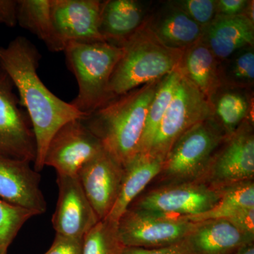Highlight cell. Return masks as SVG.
I'll use <instances>...</instances> for the list:
<instances>
[{"instance_id": "1", "label": "cell", "mask_w": 254, "mask_h": 254, "mask_svg": "<svg viewBox=\"0 0 254 254\" xmlns=\"http://www.w3.org/2000/svg\"><path fill=\"white\" fill-rule=\"evenodd\" d=\"M41 56L36 47L23 36L0 47V68L7 73L18 92L20 105L31 120L36 141L33 168L40 173L45 167L47 149L52 138L65 124L86 115L48 89L38 74Z\"/></svg>"}, {"instance_id": "2", "label": "cell", "mask_w": 254, "mask_h": 254, "mask_svg": "<svg viewBox=\"0 0 254 254\" xmlns=\"http://www.w3.org/2000/svg\"><path fill=\"white\" fill-rule=\"evenodd\" d=\"M161 80L121 95L82 119L123 168L138 154L148 108Z\"/></svg>"}, {"instance_id": "3", "label": "cell", "mask_w": 254, "mask_h": 254, "mask_svg": "<svg viewBox=\"0 0 254 254\" xmlns=\"http://www.w3.org/2000/svg\"><path fill=\"white\" fill-rule=\"evenodd\" d=\"M121 48L123 55L109 83L113 99L161 80L179 67L184 53V50L165 46L148 25H142Z\"/></svg>"}, {"instance_id": "4", "label": "cell", "mask_w": 254, "mask_h": 254, "mask_svg": "<svg viewBox=\"0 0 254 254\" xmlns=\"http://www.w3.org/2000/svg\"><path fill=\"white\" fill-rule=\"evenodd\" d=\"M68 69L77 80L78 94L71 104L86 116L113 100L110 77L123 48L105 41L68 43L64 50Z\"/></svg>"}, {"instance_id": "5", "label": "cell", "mask_w": 254, "mask_h": 254, "mask_svg": "<svg viewBox=\"0 0 254 254\" xmlns=\"http://www.w3.org/2000/svg\"><path fill=\"white\" fill-rule=\"evenodd\" d=\"M226 138L213 117L192 127L169 150L161 171L152 182L156 185L154 188L198 181Z\"/></svg>"}, {"instance_id": "6", "label": "cell", "mask_w": 254, "mask_h": 254, "mask_svg": "<svg viewBox=\"0 0 254 254\" xmlns=\"http://www.w3.org/2000/svg\"><path fill=\"white\" fill-rule=\"evenodd\" d=\"M213 117L210 100L182 75L148 154L164 160L184 133L196 124Z\"/></svg>"}, {"instance_id": "7", "label": "cell", "mask_w": 254, "mask_h": 254, "mask_svg": "<svg viewBox=\"0 0 254 254\" xmlns=\"http://www.w3.org/2000/svg\"><path fill=\"white\" fill-rule=\"evenodd\" d=\"M221 190L201 182L155 187L141 193L128 208L172 217L193 216L218 203Z\"/></svg>"}, {"instance_id": "8", "label": "cell", "mask_w": 254, "mask_h": 254, "mask_svg": "<svg viewBox=\"0 0 254 254\" xmlns=\"http://www.w3.org/2000/svg\"><path fill=\"white\" fill-rule=\"evenodd\" d=\"M194 222L132 208L118 222L119 235L125 247L160 248L185 240Z\"/></svg>"}, {"instance_id": "9", "label": "cell", "mask_w": 254, "mask_h": 254, "mask_svg": "<svg viewBox=\"0 0 254 254\" xmlns=\"http://www.w3.org/2000/svg\"><path fill=\"white\" fill-rule=\"evenodd\" d=\"M254 178L253 128L245 121L227 137L198 181L220 189Z\"/></svg>"}, {"instance_id": "10", "label": "cell", "mask_w": 254, "mask_h": 254, "mask_svg": "<svg viewBox=\"0 0 254 254\" xmlns=\"http://www.w3.org/2000/svg\"><path fill=\"white\" fill-rule=\"evenodd\" d=\"M14 85L0 68V155L34 163L36 141L31 120L15 94Z\"/></svg>"}, {"instance_id": "11", "label": "cell", "mask_w": 254, "mask_h": 254, "mask_svg": "<svg viewBox=\"0 0 254 254\" xmlns=\"http://www.w3.org/2000/svg\"><path fill=\"white\" fill-rule=\"evenodd\" d=\"M105 150L101 140L82 119L65 124L52 138L45 157V166L53 167L57 174L77 175L83 165Z\"/></svg>"}, {"instance_id": "12", "label": "cell", "mask_w": 254, "mask_h": 254, "mask_svg": "<svg viewBox=\"0 0 254 254\" xmlns=\"http://www.w3.org/2000/svg\"><path fill=\"white\" fill-rule=\"evenodd\" d=\"M58 199L52 223L58 235L83 239L99 221L77 175L57 174Z\"/></svg>"}, {"instance_id": "13", "label": "cell", "mask_w": 254, "mask_h": 254, "mask_svg": "<svg viewBox=\"0 0 254 254\" xmlns=\"http://www.w3.org/2000/svg\"><path fill=\"white\" fill-rule=\"evenodd\" d=\"M123 165L103 150L77 173L83 191L99 220L108 218L120 194Z\"/></svg>"}, {"instance_id": "14", "label": "cell", "mask_w": 254, "mask_h": 254, "mask_svg": "<svg viewBox=\"0 0 254 254\" xmlns=\"http://www.w3.org/2000/svg\"><path fill=\"white\" fill-rule=\"evenodd\" d=\"M103 2L98 0H50L55 28L65 47L71 43L104 41L99 30Z\"/></svg>"}, {"instance_id": "15", "label": "cell", "mask_w": 254, "mask_h": 254, "mask_svg": "<svg viewBox=\"0 0 254 254\" xmlns=\"http://www.w3.org/2000/svg\"><path fill=\"white\" fill-rule=\"evenodd\" d=\"M30 164L0 155V198L41 215L48 208L41 175Z\"/></svg>"}, {"instance_id": "16", "label": "cell", "mask_w": 254, "mask_h": 254, "mask_svg": "<svg viewBox=\"0 0 254 254\" xmlns=\"http://www.w3.org/2000/svg\"><path fill=\"white\" fill-rule=\"evenodd\" d=\"M201 41L217 60H227L246 48H253L254 22L245 14L216 16L203 29Z\"/></svg>"}, {"instance_id": "17", "label": "cell", "mask_w": 254, "mask_h": 254, "mask_svg": "<svg viewBox=\"0 0 254 254\" xmlns=\"http://www.w3.org/2000/svg\"><path fill=\"white\" fill-rule=\"evenodd\" d=\"M185 240L192 254H232L254 237L237 230L225 219L194 222Z\"/></svg>"}, {"instance_id": "18", "label": "cell", "mask_w": 254, "mask_h": 254, "mask_svg": "<svg viewBox=\"0 0 254 254\" xmlns=\"http://www.w3.org/2000/svg\"><path fill=\"white\" fill-rule=\"evenodd\" d=\"M163 159L150 154H137L124 168L121 190L108 218L118 222L131 203L143 193L161 171Z\"/></svg>"}, {"instance_id": "19", "label": "cell", "mask_w": 254, "mask_h": 254, "mask_svg": "<svg viewBox=\"0 0 254 254\" xmlns=\"http://www.w3.org/2000/svg\"><path fill=\"white\" fill-rule=\"evenodd\" d=\"M143 25V10L134 0H110L103 2L100 33L104 41L120 47Z\"/></svg>"}, {"instance_id": "20", "label": "cell", "mask_w": 254, "mask_h": 254, "mask_svg": "<svg viewBox=\"0 0 254 254\" xmlns=\"http://www.w3.org/2000/svg\"><path fill=\"white\" fill-rule=\"evenodd\" d=\"M218 60L200 40L184 50L180 68L182 73L209 100L222 88Z\"/></svg>"}, {"instance_id": "21", "label": "cell", "mask_w": 254, "mask_h": 254, "mask_svg": "<svg viewBox=\"0 0 254 254\" xmlns=\"http://www.w3.org/2000/svg\"><path fill=\"white\" fill-rule=\"evenodd\" d=\"M148 26L159 41L173 49H187L199 41L203 33L201 26L175 6Z\"/></svg>"}, {"instance_id": "22", "label": "cell", "mask_w": 254, "mask_h": 254, "mask_svg": "<svg viewBox=\"0 0 254 254\" xmlns=\"http://www.w3.org/2000/svg\"><path fill=\"white\" fill-rule=\"evenodd\" d=\"M17 23L36 35L50 51L64 50L52 18L50 0H18Z\"/></svg>"}, {"instance_id": "23", "label": "cell", "mask_w": 254, "mask_h": 254, "mask_svg": "<svg viewBox=\"0 0 254 254\" xmlns=\"http://www.w3.org/2000/svg\"><path fill=\"white\" fill-rule=\"evenodd\" d=\"M182 75L183 73L179 66L161 80L148 108L138 154L149 153L159 127Z\"/></svg>"}, {"instance_id": "24", "label": "cell", "mask_w": 254, "mask_h": 254, "mask_svg": "<svg viewBox=\"0 0 254 254\" xmlns=\"http://www.w3.org/2000/svg\"><path fill=\"white\" fill-rule=\"evenodd\" d=\"M218 203L208 211L185 218L197 222L213 219H227L241 210L254 208V180L234 184L220 189Z\"/></svg>"}, {"instance_id": "25", "label": "cell", "mask_w": 254, "mask_h": 254, "mask_svg": "<svg viewBox=\"0 0 254 254\" xmlns=\"http://www.w3.org/2000/svg\"><path fill=\"white\" fill-rule=\"evenodd\" d=\"M210 103L213 118L227 137L232 134L245 122L250 109V103L245 93L232 88L217 91Z\"/></svg>"}, {"instance_id": "26", "label": "cell", "mask_w": 254, "mask_h": 254, "mask_svg": "<svg viewBox=\"0 0 254 254\" xmlns=\"http://www.w3.org/2000/svg\"><path fill=\"white\" fill-rule=\"evenodd\" d=\"M125 248L118 222L105 218L97 222L83 237L82 254H123Z\"/></svg>"}, {"instance_id": "27", "label": "cell", "mask_w": 254, "mask_h": 254, "mask_svg": "<svg viewBox=\"0 0 254 254\" xmlns=\"http://www.w3.org/2000/svg\"><path fill=\"white\" fill-rule=\"evenodd\" d=\"M224 67L219 66L222 87L240 88L252 86L254 81L253 48H246L230 57Z\"/></svg>"}, {"instance_id": "28", "label": "cell", "mask_w": 254, "mask_h": 254, "mask_svg": "<svg viewBox=\"0 0 254 254\" xmlns=\"http://www.w3.org/2000/svg\"><path fill=\"white\" fill-rule=\"evenodd\" d=\"M38 215L36 212L0 198V254H7L10 245L23 225Z\"/></svg>"}, {"instance_id": "29", "label": "cell", "mask_w": 254, "mask_h": 254, "mask_svg": "<svg viewBox=\"0 0 254 254\" xmlns=\"http://www.w3.org/2000/svg\"><path fill=\"white\" fill-rule=\"evenodd\" d=\"M173 5L203 29L212 22L217 14L216 1L213 0H182Z\"/></svg>"}, {"instance_id": "30", "label": "cell", "mask_w": 254, "mask_h": 254, "mask_svg": "<svg viewBox=\"0 0 254 254\" xmlns=\"http://www.w3.org/2000/svg\"><path fill=\"white\" fill-rule=\"evenodd\" d=\"M83 239L56 234L53 245L44 254H82Z\"/></svg>"}, {"instance_id": "31", "label": "cell", "mask_w": 254, "mask_h": 254, "mask_svg": "<svg viewBox=\"0 0 254 254\" xmlns=\"http://www.w3.org/2000/svg\"><path fill=\"white\" fill-rule=\"evenodd\" d=\"M123 254H192V252L185 239L174 245L160 248L144 249L125 247Z\"/></svg>"}, {"instance_id": "32", "label": "cell", "mask_w": 254, "mask_h": 254, "mask_svg": "<svg viewBox=\"0 0 254 254\" xmlns=\"http://www.w3.org/2000/svg\"><path fill=\"white\" fill-rule=\"evenodd\" d=\"M225 220L230 222L240 232L254 237V208L241 210Z\"/></svg>"}, {"instance_id": "33", "label": "cell", "mask_w": 254, "mask_h": 254, "mask_svg": "<svg viewBox=\"0 0 254 254\" xmlns=\"http://www.w3.org/2000/svg\"><path fill=\"white\" fill-rule=\"evenodd\" d=\"M248 4L247 0H219L216 1V16H234L244 14Z\"/></svg>"}, {"instance_id": "34", "label": "cell", "mask_w": 254, "mask_h": 254, "mask_svg": "<svg viewBox=\"0 0 254 254\" xmlns=\"http://www.w3.org/2000/svg\"><path fill=\"white\" fill-rule=\"evenodd\" d=\"M18 0H0V24L14 27L17 24Z\"/></svg>"}, {"instance_id": "35", "label": "cell", "mask_w": 254, "mask_h": 254, "mask_svg": "<svg viewBox=\"0 0 254 254\" xmlns=\"http://www.w3.org/2000/svg\"><path fill=\"white\" fill-rule=\"evenodd\" d=\"M232 254H254V242L242 246Z\"/></svg>"}]
</instances>
